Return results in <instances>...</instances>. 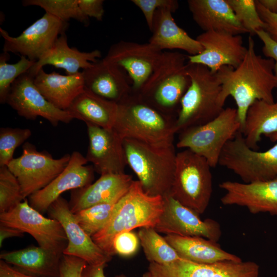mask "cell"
I'll return each mask as SVG.
<instances>
[{
	"instance_id": "cell-21",
	"label": "cell",
	"mask_w": 277,
	"mask_h": 277,
	"mask_svg": "<svg viewBox=\"0 0 277 277\" xmlns=\"http://www.w3.org/2000/svg\"><path fill=\"white\" fill-rule=\"evenodd\" d=\"M87 127L89 144L86 158L94 170L102 175L123 173L127 165L124 139L112 128L91 124Z\"/></svg>"
},
{
	"instance_id": "cell-40",
	"label": "cell",
	"mask_w": 277,
	"mask_h": 277,
	"mask_svg": "<svg viewBox=\"0 0 277 277\" xmlns=\"http://www.w3.org/2000/svg\"><path fill=\"white\" fill-rule=\"evenodd\" d=\"M139 243L138 235L132 231L120 233L115 235L113 241L114 253L123 256L132 255L137 251Z\"/></svg>"
},
{
	"instance_id": "cell-10",
	"label": "cell",
	"mask_w": 277,
	"mask_h": 277,
	"mask_svg": "<svg viewBox=\"0 0 277 277\" xmlns=\"http://www.w3.org/2000/svg\"><path fill=\"white\" fill-rule=\"evenodd\" d=\"M71 154L54 159L46 151H38L35 146L26 142L22 155L14 158L7 167L17 179L25 199L51 182L66 168Z\"/></svg>"
},
{
	"instance_id": "cell-41",
	"label": "cell",
	"mask_w": 277,
	"mask_h": 277,
	"mask_svg": "<svg viewBox=\"0 0 277 277\" xmlns=\"http://www.w3.org/2000/svg\"><path fill=\"white\" fill-rule=\"evenodd\" d=\"M88 264L77 257L63 254L60 264V277H81Z\"/></svg>"
},
{
	"instance_id": "cell-33",
	"label": "cell",
	"mask_w": 277,
	"mask_h": 277,
	"mask_svg": "<svg viewBox=\"0 0 277 277\" xmlns=\"http://www.w3.org/2000/svg\"><path fill=\"white\" fill-rule=\"evenodd\" d=\"M120 199L98 204L82 210L74 214L75 217L85 231L92 237L108 224Z\"/></svg>"
},
{
	"instance_id": "cell-16",
	"label": "cell",
	"mask_w": 277,
	"mask_h": 277,
	"mask_svg": "<svg viewBox=\"0 0 277 277\" xmlns=\"http://www.w3.org/2000/svg\"><path fill=\"white\" fill-rule=\"evenodd\" d=\"M49 217L58 221L65 232L68 244L63 254L81 258L90 265L107 264L112 256L100 248L82 228L69 207L62 196L56 200L47 211Z\"/></svg>"
},
{
	"instance_id": "cell-7",
	"label": "cell",
	"mask_w": 277,
	"mask_h": 277,
	"mask_svg": "<svg viewBox=\"0 0 277 277\" xmlns=\"http://www.w3.org/2000/svg\"><path fill=\"white\" fill-rule=\"evenodd\" d=\"M211 168L205 158L188 149L177 153L169 195L199 215L203 214L212 193Z\"/></svg>"
},
{
	"instance_id": "cell-20",
	"label": "cell",
	"mask_w": 277,
	"mask_h": 277,
	"mask_svg": "<svg viewBox=\"0 0 277 277\" xmlns=\"http://www.w3.org/2000/svg\"><path fill=\"white\" fill-rule=\"evenodd\" d=\"M219 187L225 191L221 199L224 205L244 207L252 214L268 213L277 216V176L249 183L227 181Z\"/></svg>"
},
{
	"instance_id": "cell-47",
	"label": "cell",
	"mask_w": 277,
	"mask_h": 277,
	"mask_svg": "<svg viewBox=\"0 0 277 277\" xmlns=\"http://www.w3.org/2000/svg\"><path fill=\"white\" fill-rule=\"evenodd\" d=\"M24 232L17 228L10 227L0 223V247L3 246L6 239L18 237H23Z\"/></svg>"
},
{
	"instance_id": "cell-17",
	"label": "cell",
	"mask_w": 277,
	"mask_h": 277,
	"mask_svg": "<svg viewBox=\"0 0 277 277\" xmlns=\"http://www.w3.org/2000/svg\"><path fill=\"white\" fill-rule=\"evenodd\" d=\"M196 39L203 50L199 54L187 55L188 62L208 67L213 73L223 66L237 67L247 52L241 35L224 31L211 30L199 34Z\"/></svg>"
},
{
	"instance_id": "cell-43",
	"label": "cell",
	"mask_w": 277,
	"mask_h": 277,
	"mask_svg": "<svg viewBox=\"0 0 277 277\" xmlns=\"http://www.w3.org/2000/svg\"><path fill=\"white\" fill-rule=\"evenodd\" d=\"M255 2L258 13L266 25L264 30L273 40L277 42V14L268 11L258 0H255Z\"/></svg>"
},
{
	"instance_id": "cell-22",
	"label": "cell",
	"mask_w": 277,
	"mask_h": 277,
	"mask_svg": "<svg viewBox=\"0 0 277 277\" xmlns=\"http://www.w3.org/2000/svg\"><path fill=\"white\" fill-rule=\"evenodd\" d=\"M82 73L85 88L106 100L118 104L132 92L127 74L104 58Z\"/></svg>"
},
{
	"instance_id": "cell-15",
	"label": "cell",
	"mask_w": 277,
	"mask_h": 277,
	"mask_svg": "<svg viewBox=\"0 0 277 277\" xmlns=\"http://www.w3.org/2000/svg\"><path fill=\"white\" fill-rule=\"evenodd\" d=\"M34 78L28 72L18 77L11 86L6 103L28 120L40 116L53 126L71 121L73 118L68 111L58 109L45 98L34 84Z\"/></svg>"
},
{
	"instance_id": "cell-46",
	"label": "cell",
	"mask_w": 277,
	"mask_h": 277,
	"mask_svg": "<svg viewBox=\"0 0 277 277\" xmlns=\"http://www.w3.org/2000/svg\"><path fill=\"white\" fill-rule=\"evenodd\" d=\"M107 264L100 265H90L87 264L84 268L81 277H106L104 268ZM115 277H127L123 274H119Z\"/></svg>"
},
{
	"instance_id": "cell-36",
	"label": "cell",
	"mask_w": 277,
	"mask_h": 277,
	"mask_svg": "<svg viewBox=\"0 0 277 277\" xmlns=\"http://www.w3.org/2000/svg\"><path fill=\"white\" fill-rule=\"evenodd\" d=\"M25 199L15 175L7 166L0 167V213L11 210Z\"/></svg>"
},
{
	"instance_id": "cell-3",
	"label": "cell",
	"mask_w": 277,
	"mask_h": 277,
	"mask_svg": "<svg viewBox=\"0 0 277 277\" xmlns=\"http://www.w3.org/2000/svg\"><path fill=\"white\" fill-rule=\"evenodd\" d=\"M162 196L146 193L140 182L133 181L128 191L117 202L105 227L91 238L107 254L112 257L113 241L117 234L136 228H155L163 211Z\"/></svg>"
},
{
	"instance_id": "cell-26",
	"label": "cell",
	"mask_w": 277,
	"mask_h": 277,
	"mask_svg": "<svg viewBox=\"0 0 277 277\" xmlns=\"http://www.w3.org/2000/svg\"><path fill=\"white\" fill-rule=\"evenodd\" d=\"M101 56V52L98 50L83 52L76 48L70 47L64 33L58 37L51 48L35 62L28 72L34 77L44 66L50 65L64 69L68 75L74 74L79 72L80 69L84 70L92 66Z\"/></svg>"
},
{
	"instance_id": "cell-28",
	"label": "cell",
	"mask_w": 277,
	"mask_h": 277,
	"mask_svg": "<svg viewBox=\"0 0 277 277\" xmlns=\"http://www.w3.org/2000/svg\"><path fill=\"white\" fill-rule=\"evenodd\" d=\"M34 83L48 101L65 111L85 89L82 72L65 75L54 71L48 73L42 68L35 76Z\"/></svg>"
},
{
	"instance_id": "cell-39",
	"label": "cell",
	"mask_w": 277,
	"mask_h": 277,
	"mask_svg": "<svg viewBox=\"0 0 277 277\" xmlns=\"http://www.w3.org/2000/svg\"><path fill=\"white\" fill-rule=\"evenodd\" d=\"M142 12L147 26L151 31L153 18L157 9L165 8L174 13L179 7L176 0H132L131 1Z\"/></svg>"
},
{
	"instance_id": "cell-13",
	"label": "cell",
	"mask_w": 277,
	"mask_h": 277,
	"mask_svg": "<svg viewBox=\"0 0 277 277\" xmlns=\"http://www.w3.org/2000/svg\"><path fill=\"white\" fill-rule=\"evenodd\" d=\"M163 52L149 42L120 41L110 46L104 58L127 74L132 92L137 93L152 74Z\"/></svg>"
},
{
	"instance_id": "cell-48",
	"label": "cell",
	"mask_w": 277,
	"mask_h": 277,
	"mask_svg": "<svg viewBox=\"0 0 277 277\" xmlns=\"http://www.w3.org/2000/svg\"><path fill=\"white\" fill-rule=\"evenodd\" d=\"M269 12L277 14V0H258Z\"/></svg>"
},
{
	"instance_id": "cell-45",
	"label": "cell",
	"mask_w": 277,
	"mask_h": 277,
	"mask_svg": "<svg viewBox=\"0 0 277 277\" xmlns=\"http://www.w3.org/2000/svg\"><path fill=\"white\" fill-rule=\"evenodd\" d=\"M0 277H37L24 273L14 267L0 260Z\"/></svg>"
},
{
	"instance_id": "cell-44",
	"label": "cell",
	"mask_w": 277,
	"mask_h": 277,
	"mask_svg": "<svg viewBox=\"0 0 277 277\" xmlns=\"http://www.w3.org/2000/svg\"><path fill=\"white\" fill-rule=\"evenodd\" d=\"M255 35L263 43L262 52L264 55L274 60V72L277 76V42L273 40L264 30L257 31Z\"/></svg>"
},
{
	"instance_id": "cell-24",
	"label": "cell",
	"mask_w": 277,
	"mask_h": 277,
	"mask_svg": "<svg viewBox=\"0 0 277 277\" xmlns=\"http://www.w3.org/2000/svg\"><path fill=\"white\" fill-rule=\"evenodd\" d=\"M187 4L193 20L204 32L224 31L236 35L248 33L227 0H188Z\"/></svg>"
},
{
	"instance_id": "cell-29",
	"label": "cell",
	"mask_w": 277,
	"mask_h": 277,
	"mask_svg": "<svg viewBox=\"0 0 277 277\" xmlns=\"http://www.w3.org/2000/svg\"><path fill=\"white\" fill-rule=\"evenodd\" d=\"M164 238L181 258L193 262L211 264L242 261L240 257L223 250L217 242L204 238L167 234Z\"/></svg>"
},
{
	"instance_id": "cell-49",
	"label": "cell",
	"mask_w": 277,
	"mask_h": 277,
	"mask_svg": "<svg viewBox=\"0 0 277 277\" xmlns=\"http://www.w3.org/2000/svg\"><path fill=\"white\" fill-rule=\"evenodd\" d=\"M142 277H153L150 272L148 271L144 273Z\"/></svg>"
},
{
	"instance_id": "cell-37",
	"label": "cell",
	"mask_w": 277,
	"mask_h": 277,
	"mask_svg": "<svg viewBox=\"0 0 277 277\" xmlns=\"http://www.w3.org/2000/svg\"><path fill=\"white\" fill-rule=\"evenodd\" d=\"M238 21L250 34L264 30L266 25L257 11L255 0H227Z\"/></svg>"
},
{
	"instance_id": "cell-4",
	"label": "cell",
	"mask_w": 277,
	"mask_h": 277,
	"mask_svg": "<svg viewBox=\"0 0 277 277\" xmlns=\"http://www.w3.org/2000/svg\"><path fill=\"white\" fill-rule=\"evenodd\" d=\"M123 145L127 165L144 191L152 196L169 195L177 154L173 143L155 145L124 138Z\"/></svg>"
},
{
	"instance_id": "cell-18",
	"label": "cell",
	"mask_w": 277,
	"mask_h": 277,
	"mask_svg": "<svg viewBox=\"0 0 277 277\" xmlns=\"http://www.w3.org/2000/svg\"><path fill=\"white\" fill-rule=\"evenodd\" d=\"M153 277H259L260 266L253 261H221L201 264L181 258L167 265L150 263Z\"/></svg>"
},
{
	"instance_id": "cell-42",
	"label": "cell",
	"mask_w": 277,
	"mask_h": 277,
	"mask_svg": "<svg viewBox=\"0 0 277 277\" xmlns=\"http://www.w3.org/2000/svg\"><path fill=\"white\" fill-rule=\"evenodd\" d=\"M103 0H77L78 6L87 17H94L101 21L104 14Z\"/></svg>"
},
{
	"instance_id": "cell-31",
	"label": "cell",
	"mask_w": 277,
	"mask_h": 277,
	"mask_svg": "<svg viewBox=\"0 0 277 277\" xmlns=\"http://www.w3.org/2000/svg\"><path fill=\"white\" fill-rule=\"evenodd\" d=\"M241 132L246 145L253 150L258 149L262 135L277 133V96L273 103L257 100L249 107Z\"/></svg>"
},
{
	"instance_id": "cell-32",
	"label": "cell",
	"mask_w": 277,
	"mask_h": 277,
	"mask_svg": "<svg viewBox=\"0 0 277 277\" xmlns=\"http://www.w3.org/2000/svg\"><path fill=\"white\" fill-rule=\"evenodd\" d=\"M138 236L146 259L150 263L167 265L181 259L164 237L152 227L141 228Z\"/></svg>"
},
{
	"instance_id": "cell-35",
	"label": "cell",
	"mask_w": 277,
	"mask_h": 277,
	"mask_svg": "<svg viewBox=\"0 0 277 277\" xmlns=\"http://www.w3.org/2000/svg\"><path fill=\"white\" fill-rule=\"evenodd\" d=\"M10 58L8 52H3L0 54V102L6 103V100L14 81L20 76L26 73L33 66L34 61H31L24 56H21L20 60L16 63L9 64Z\"/></svg>"
},
{
	"instance_id": "cell-1",
	"label": "cell",
	"mask_w": 277,
	"mask_h": 277,
	"mask_svg": "<svg viewBox=\"0 0 277 277\" xmlns=\"http://www.w3.org/2000/svg\"><path fill=\"white\" fill-rule=\"evenodd\" d=\"M274 61L258 55L252 36L248 38L247 52L236 68L224 66L215 73L222 86L219 103L224 107L226 99L234 100L241 130L249 107L257 100L274 103L273 91L277 88Z\"/></svg>"
},
{
	"instance_id": "cell-25",
	"label": "cell",
	"mask_w": 277,
	"mask_h": 277,
	"mask_svg": "<svg viewBox=\"0 0 277 277\" xmlns=\"http://www.w3.org/2000/svg\"><path fill=\"white\" fill-rule=\"evenodd\" d=\"M63 254L40 246L3 252L1 260L19 270L37 277H60Z\"/></svg>"
},
{
	"instance_id": "cell-23",
	"label": "cell",
	"mask_w": 277,
	"mask_h": 277,
	"mask_svg": "<svg viewBox=\"0 0 277 277\" xmlns=\"http://www.w3.org/2000/svg\"><path fill=\"white\" fill-rule=\"evenodd\" d=\"M133 181L132 176L125 173L102 175L94 183L72 191L70 209L75 214L98 204L118 200L128 191Z\"/></svg>"
},
{
	"instance_id": "cell-9",
	"label": "cell",
	"mask_w": 277,
	"mask_h": 277,
	"mask_svg": "<svg viewBox=\"0 0 277 277\" xmlns=\"http://www.w3.org/2000/svg\"><path fill=\"white\" fill-rule=\"evenodd\" d=\"M267 137L276 142L259 151L250 148L241 131L228 142L221 154L219 165L235 173L245 183L263 181L277 176V133Z\"/></svg>"
},
{
	"instance_id": "cell-12",
	"label": "cell",
	"mask_w": 277,
	"mask_h": 277,
	"mask_svg": "<svg viewBox=\"0 0 277 277\" xmlns=\"http://www.w3.org/2000/svg\"><path fill=\"white\" fill-rule=\"evenodd\" d=\"M68 26V22L45 13L16 37L10 36L7 31L0 28L1 35L4 39L3 51L19 54L36 62L51 48L58 37L65 33Z\"/></svg>"
},
{
	"instance_id": "cell-19",
	"label": "cell",
	"mask_w": 277,
	"mask_h": 277,
	"mask_svg": "<svg viewBox=\"0 0 277 277\" xmlns=\"http://www.w3.org/2000/svg\"><path fill=\"white\" fill-rule=\"evenodd\" d=\"M87 163L82 153L73 151L64 170L47 186L28 197L30 205L43 214L64 192L92 184L95 170L93 166L87 165Z\"/></svg>"
},
{
	"instance_id": "cell-5",
	"label": "cell",
	"mask_w": 277,
	"mask_h": 277,
	"mask_svg": "<svg viewBox=\"0 0 277 277\" xmlns=\"http://www.w3.org/2000/svg\"><path fill=\"white\" fill-rule=\"evenodd\" d=\"M187 64V55L177 51H163L137 94L162 112L177 114L181 100L190 84Z\"/></svg>"
},
{
	"instance_id": "cell-34",
	"label": "cell",
	"mask_w": 277,
	"mask_h": 277,
	"mask_svg": "<svg viewBox=\"0 0 277 277\" xmlns=\"http://www.w3.org/2000/svg\"><path fill=\"white\" fill-rule=\"evenodd\" d=\"M23 6H38L46 13L50 14L64 22L74 19L83 24L89 25V18L81 10L77 0H24Z\"/></svg>"
},
{
	"instance_id": "cell-38",
	"label": "cell",
	"mask_w": 277,
	"mask_h": 277,
	"mask_svg": "<svg viewBox=\"0 0 277 277\" xmlns=\"http://www.w3.org/2000/svg\"><path fill=\"white\" fill-rule=\"evenodd\" d=\"M27 128L2 127L0 129V167L7 166L14 159V152L18 147L31 135Z\"/></svg>"
},
{
	"instance_id": "cell-2",
	"label": "cell",
	"mask_w": 277,
	"mask_h": 277,
	"mask_svg": "<svg viewBox=\"0 0 277 277\" xmlns=\"http://www.w3.org/2000/svg\"><path fill=\"white\" fill-rule=\"evenodd\" d=\"M117 105L113 129L123 139L155 145L173 143L176 115L162 112L133 92Z\"/></svg>"
},
{
	"instance_id": "cell-11",
	"label": "cell",
	"mask_w": 277,
	"mask_h": 277,
	"mask_svg": "<svg viewBox=\"0 0 277 277\" xmlns=\"http://www.w3.org/2000/svg\"><path fill=\"white\" fill-rule=\"evenodd\" d=\"M0 223L30 234L39 246L63 254L68 244L65 232L57 220L45 217L25 199L11 210L0 213Z\"/></svg>"
},
{
	"instance_id": "cell-8",
	"label": "cell",
	"mask_w": 277,
	"mask_h": 277,
	"mask_svg": "<svg viewBox=\"0 0 277 277\" xmlns=\"http://www.w3.org/2000/svg\"><path fill=\"white\" fill-rule=\"evenodd\" d=\"M241 130L236 109L228 107L213 120L181 131L176 146L203 157L215 168L225 145Z\"/></svg>"
},
{
	"instance_id": "cell-14",
	"label": "cell",
	"mask_w": 277,
	"mask_h": 277,
	"mask_svg": "<svg viewBox=\"0 0 277 277\" xmlns=\"http://www.w3.org/2000/svg\"><path fill=\"white\" fill-rule=\"evenodd\" d=\"M163 197L164 209L154 229L166 234L202 237L217 242L222 235L220 224L212 219L202 220L195 212L170 195Z\"/></svg>"
},
{
	"instance_id": "cell-6",
	"label": "cell",
	"mask_w": 277,
	"mask_h": 277,
	"mask_svg": "<svg viewBox=\"0 0 277 277\" xmlns=\"http://www.w3.org/2000/svg\"><path fill=\"white\" fill-rule=\"evenodd\" d=\"M187 73L190 84L180 102L177 133L213 120L224 109L219 103L222 86L215 73L204 65L188 62Z\"/></svg>"
},
{
	"instance_id": "cell-27",
	"label": "cell",
	"mask_w": 277,
	"mask_h": 277,
	"mask_svg": "<svg viewBox=\"0 0 277 277\" xmlns=\"http://www.w3.org/2000/svg\"><path fill=\"white\" fill-rule=\"evenodd\" d=\"M172 13L165 8L156 10L151 31L152 35L148 42L162 51L179 49L187 52L189 55L202 52L204 49L202 45L176 24Z\"/></svg>"
},
{
	"instance_id": "cell-30",
	"label": "cell",
	"mask_w": 277,
	"mask_h": 277,
	"mask_svg": "<svg viewBox=\"0 0 277 277\" xmlns=\"http://www.w3.org/2000/svg\"><path fill=\"white\" fill-rule=\"evenodd\" d=\"M117 110V103L103 98L85 88L66 111L73 119L103 128L112 129Z\"/></svg>"
}]
</instances>
